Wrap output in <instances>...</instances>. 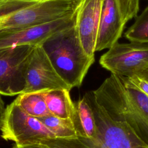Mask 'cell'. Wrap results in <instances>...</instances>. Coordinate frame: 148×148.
Instances as JSON below:
<instances>
[{"label": "cell", "instance_id": "1", "mask_svg": "<svg viewBox=\"0 0 148 148\" xmlns=\"http://www.w3.org/2000/svg\"><path fill=\"white\" fill-rule=\"evenodd\" d=\"M92 108L97 124L94 138H50L39 143L50 148H145L144 142L126 123L111 117L94 99L92 92L85 94Z\"/></svg>", "mask_w": 148, "mask_h": 148}, {"label": "cell", "instance_id": "2", "mask_svg": "<svg viewBox=\"0 0 148 148\" xmlns=\"http://www.w3.org/2000/svg\"><path fill=\"white\" fill-rule=\"evenodd\" d=\"M83 0H0V31L47 24L73 16Z\"/></svg>", "mask_w": 148, "mask_h": 148}, {"label": "cell", "instance_id": "3", "mask_svg": "<svg viewBox=\"0 0 148 148\" xmlns=\"http://www.w3.org/2000/svg\"><path fill=\"white\" fill-rule=\"evenodd\" d=\"M40 45L61 77L72 88L80 87L95 59L83 50L75 23L51 34Z\"/></svg>", "mask_w": 148, "mask_h": 148}, {"label": "cell", "instance_id": "4", "mask_svg": "<svg viewBox=\"0 0 148 148\" xmlns=\"http://www.w3.org/2000/svg\"><path fill=\"white\" fill-rule=\"evenodd\" d=\"M91 92L95 100L112 118L128 124L148 145V125L135 98L125 84L124 76L112 73Z\"/></svg>", "mask_w": 148, "mask_h": 148}, {"label": "cell", "instance_id": "5", "mask_svg": "<svg viewBox=\"0 0 148 148\" xmlns=\"http://www.w3.org/2000/svg\"><path fill=\"white\" fill-rule=\"evenodd\" d=\"M139 9V0H102L95 51L117 42L127 23L136 16Z\"/></svg>", "mask_w": 148, "mask_h": 148}, {"label": "cell", "instance_id": "6", "mask_svg": "<svg viewBox=\"0 0 148 148\" xmlns=\"http://www.w3.org/2000/svg\"><path fill=\"white\" fill-rule=\"evenodd\" d=\"M0 130L3 139L18 145L36 143L55 138L39 119L25 113L14 101L6 107Z\"/></svg>", "mask_w": 148, "mask_h": 148}, {"label": "cell", "instance_id": "7", "mask_svg": "<svg viewBox=\"0 0 148 148\" xmlns=\"http://www.w3.org/2000/svg\"><path fill=\"white\" fill-rule=\"evenodd\" d=\"M36 46L0 49V94L14 96L23 92L28 66Z\"/></svg>", "mask_w": 148, "mask_h": 148}, {"label": "cell", "instance_id": "8", "mask_svg": "<svg viewBox=\"0 0 148 148\" xmlns=\"http://www.w3.org/2000/svg\"><path fill=\"white\" fill-rule=\"evenodd\" d=\"M108 49L99 64L113 74L129 77L148 66V43L117 42Z\"/></svg>", "mask_w": 148, "mask_h": 148}, {"label": "cell", "instance_id": "9", "mask_svg": "<svg viewBox=\"0 0 148 148\" xmlns=\"http://www.w3.org/2000/svg\"><path fill=\"white\" fill-rule=\"evenodd\" d=\"M54 89L70 91L72 88L57 72L41 46L36 45L28 66L25 86L22 93Z\"/></svg>", "mask_w": 148, "mask_h": 148}, {"label": "cell", "instance_id": "10", "mask_svg": "<svg viewBox=\"0 0 148 148\" xmlns=\"http://www.w3.org/2000/svg\"><path fill=\"white\" fill-rule=\"evenodd\" d=\"M76 14L47 24L0 31V49L25 45H39L51 34L74 24Z\"/></svg>", "mask_w": 148, "mask_h": 148}, {"label": "cell", "instance_id": "11", "mask_svg": "<svg viewBox=\"0 0 148 148\" xmlns=\"http://www.w3.org/2000/svg\"><path fill=\"white\" fill-rule=\"evenodd\" d=\"M102 0H83L76 16L75 27L85 53L94 57Z\"/></svg>", "mask_w": 148, "mask_h": 148}, {"label": "cell", "instance_id": "12", "mask_svg": "<svg viewBox=\"0 0 148 148\" xmlns=\"http://www.w3.org/2000/svg\"><path fill=\"white\" fill-rule=\"evenodd\" d=\"M74 106L73 121L77 137L94 138L97 134V124L92 108L86 95L74 102Z\"/></svg>", "mask_w": 148, "mask_h": 148}, {"label": "cell", "instance_id": "13", "mask_svg": "<svg viewBox=\"0 0 148 148\" xmlns=\"http://www.w3.org/2000/svg\"><path fill=\"white\" fill-rule=\"evenodd\" d=\"M69 91L66 89H54L43 91L47 108L51 114L73 120L75 106Z\"/></svg>", "mask_w": 148, "mask_h": 148}, {"label": "cell", "instance_id": "14", "mask_svg": "<svg viewBox=\"0 0 148 148\" xmlns=\"http://www.w3.org/2000/svg\"><path fill=\"white\" fill-rule=\"evenodd\" d=\"M14 101L23 110L32 117L40 118L51 114L43 92L21 93Z\"/></svg>", "mask_w": 148, "mask_h": 148}, {"label": "cell", "instance_id": "15", "mask_svg": "<svg viewBox=\"0 0 148 148\" xmlns=\"http://www.w3.org/2000/svg\"><path fill=\"white\" fill-rule=\"evenodd\" d=\"M53 133L55 138H75L77 137L73 121L70 119H62L51 114L38 118Z\"/></svg>", "mask_w": 148, "mask_h": 148}, {"label": "cell", "instance_id": "16", "mask_svg": "<svg viewBox=\"0 0 148 148\" xmlns=\"http://www.w3.org/2000/svg\"><path fill=\"white\" fill-rule=\"evenodd\" d=\"M125 36L131 42L148 43V6L125 32Z\"/></svg>", "mask_w": 148, "mask_h": 148}, {"label": "cell", "instance_id": "17", "mask_svg": "<svg viewBox=\"0 0 148 148\" xmlns=\"http://www.w3.org/2000/svg\"><path fill=\"white\" fill-rule=\"evenodd\" d=\"M129 80L138 87L142 91L148 96V81L139 77L137 75H134L128 77Z\"/></svg>", "mask_w": 148, "mask_h": 148}, {"label": "cell", "instance_id": "18", "mask_svg": "<svg viewBox=\"0 0 148 148\" xmlns=\"http://www.w3.org/2000/svg\"><path fill=\"white\" fill-rule=\"evenodd\" d=\"M13 148H50L47 146L42 143H31L25 145H18L14 144Z\"/></svg>", "mask_w": 148, "mask_h": 148}, {"label": "cell", "instance_id": "19", "mask_svg": "<svg viewBox=\"0 0 148 148\" xmlns=\"http://www.w3.org/2000/svg\"><path fill=\"white\" fill-rule=\"evenodd\" d=\"M5 110L6 108L5 107V103L1 97V94H0V129L2 125Z\"/></svg>", "mask_w": 148, "mask_h": 148}, {"label": "cell", "instance_id": "20", "mask_svg": "<svg viewBox=\"0 0 148 148\" xmlns=\"http://www.w3.org/2000/svg\"><path fill=\"white\" fill-rule=\"evenodd\" d=\"M139 77L144 79L145 80L148 81V66L145 69L140 71L139 73L136 74Z\"/></svg>", "mask_w": 148, "mask_h": 148}, {"label": "cell", "instance_id": "21", "mask_svg": "<svg viewBox=\"0 0 148 148\" xmlns=\"http://www.w3.org/2000/svg\"><path fill=\"white\" fill-rule=\"evenodd\" d=\"M145 148H148V145H147L145 146Z\"/></svg>", "mask_w": 148, "mask_h": 148}]
</instances>
